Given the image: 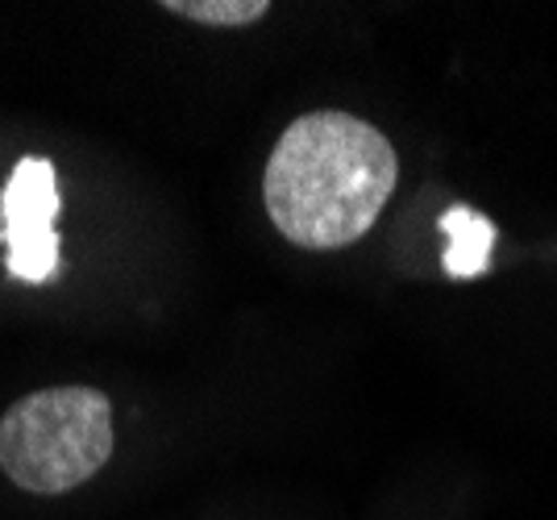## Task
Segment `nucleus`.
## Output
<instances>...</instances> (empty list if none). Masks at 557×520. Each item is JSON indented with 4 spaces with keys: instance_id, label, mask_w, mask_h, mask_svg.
I'll return each mask as SVG.
<instances>
[{
    "instance_id": "1",
    "label": "nucleus",
    "mask_w": 557,
    "mask_h": 520,
    "mask_svg": "<svg viewBox=\"0 0 557 520\" xmlns=\"http://www.w3.org/2000/svg\"><path fill=\"white\" fill-rule=\"evenodd\" d=\"M399 184V154L371 121L317 109L278 134L262 171V205L304 250H342L374 230Z\"/></svg>"
},
{
    "instance_id": "2",
    "label": "nucleus",
    "mask_w": 557,
    "mask_h": 520,
    "mask_svg": "<svg viewBox=\"0 0 557 520\" xmlns=\"http://www.w3.org/2000/svg\"><path fill=\"white\" fill-rule=\"evenodd\" d=\"M113 400L63 383L29 392L0 417V471L29 496H67L113 458Z\"/></svg>"
},
{
    "instance_id": "3",
    "label": "nucleus",
    "mask_w": 557,
    "mask_h": 520,
    "mask_svg": "<svg viewBox=\"0 0 557 520\" xmlns=\"http://www.w3.org/2000/svg\"><path fill=\"white\" fill-rule=\"evenodd\" d=\"M59 179L54 163L29 154L0 188V242L4 267L22 284H50L59 275Z\"/></svg>"
},
{
    "instance_id": "4",
    "label": "nucleus",
    "mask_w": 557,
    "mask_h": 520,
    "mask_svg": "<svg viewBox=\"0 0 557 520\" xmlns=\"http://www.w3.org/2000/svg\"><path fill=\"white\" fill-rule=\"evenodd\" d=\"M442 230L449 237V250H445V271L454 280H479L487 275L491 250H495V225L474 209H449L442 213Z\"/></svg>"
},
{
    "instance_id": "5",
    "label": "nucleus",
    "mask_w": 557,
    "mask_h": 520,
    "mask_svg": "<svg viewBox=\"0 0 557 520\" xmlns=\"http://www.w3.org/2000/svg\"><path fill=\"white\" fill-rule=\"evenodd\" d=\"M159 9L184 17V22L216 25V29H242V25H255L271 13L267 0H163Z\"/></svg>"
}]
</instances>
